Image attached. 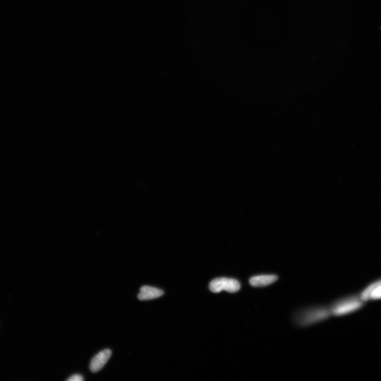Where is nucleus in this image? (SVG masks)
<instances>
[{"instance_id":"f257e3e1","label":"nucleus","mask_w":381,"mask_h":381,"mask_svg":"<svg viewBox=\"0 0 381 381\" xmlns=\"http://www.w3.org/2000/svg\"><path fill=\"white\" fill-rule=\"evenodd\" d=\"M359 296H351L344 298L331 305L329 308L331 315L342 316L352 313L361 309L364 305Z\"/></svg>"},{"instance_id":"f03ea898","label":"nucleus","mask_w":381,"mask_h":381,"mask_svg":"<svg viewBox=\"0 0 381 381\" xmlns=\"http://www.w3.org/2000/svg\"><path fill=\"white\" fill-rule=\"evenodd\" d=\"M331 315L329 308L316 307L306 309L297 314L295 321L301 326H308L324 320Z\"/></svg>"},{"instance_id":"7ed1b4c3","label":"nucleus","mask_w":381,"mask_h":381,"mask_svg":"<svg viewBox=\"0 0 381 381\" xmlns=\"http://www.w3.org/2000/svg\"><path fill=\"white\" fill-rule=\"evenodd\" d=\"M241 288V284L233 279L220 278L212 280L209 285L210 290L213 293L226 291L229 293H235Z\"/></svg>"},{"instance_id":"20e7f679","label":"nucleus","mask_w":381,"mask_h":381,"mask_svg":"<svg viewBox=\"0 0 381 381\" xmlns=\"http://www.w3.org/2000/svg\"><path fill=\"white\" fill-rule=\"evenodd\" d=\"M360 296L364 302L381 300V279L374 282L364 288Z\"/></svg>"},{"instance_id":"39448f33","label":"nucleus","mask_w":381,"mask_h":381,"mask_svg":"<svg viewBox=\"0 0 381 381\" xmlns=\"http://www.w3.org/2000/svg\"><path fill=\"white\" fill-rule=\"evenodd\" d=\"M111 355L112 352L109 349H105L99 352L90 363L91 371L93 373L100 371L111 358Z\"/></svg>"},{"instance_id":"423d86ee","label":"nucleus","mask_w":381,"mask_h":381,"mask_svg":"<svg viewBox=\"0 0 381 381\" xmlns=\"http://www.w3.org/2000/svg\"><path fill=\"white\" fill-rule=\"evenodd\" d=\"M164 294V292L159 288L150 286H144L140 288L138 295V299L141 301L156 299Z\"/></svg>"},{"instance_id":"0eeeda50","label":"nucleus","mask_w":381,"mask_h":381,"mask_svg":"<svg viewBox=\"0 0 381 381\" xmlns=\"http://www.w3.org/2000/svg\"><path fill=\"white\" fill-rule=\"evenodd\" d=\"M278 279L276 275H260L251 278L250 283L254 287H264L275 283Z\"/></svg>"},{"instance_id":"6e6552de","label":"nucleus","mask_w":381,"mask_h":381,"mask_svg":"<svg viewBox=\"0 0 381 381\" xmlns=\"http://www.w3.org/2000/svg\"><path fill=\"white\" fill-rule=\"evenodd\" d=\"M84 378L80 375H74L67 380L68 381H82Z\"/></svg>"}]
</instances>
